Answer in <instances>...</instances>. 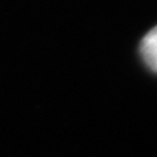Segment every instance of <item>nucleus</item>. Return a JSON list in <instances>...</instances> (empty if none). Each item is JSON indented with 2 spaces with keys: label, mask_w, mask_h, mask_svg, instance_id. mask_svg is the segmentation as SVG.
<instances>
[{
  "label": "nucleus",
  "mask_w": 157,
  "mask_h": 157,
  "mask_svg": "<svg viewBox=\"0 0 157 157\" xmlns=\"http://www.w3.org/2000/svg\"><path fill=\"white\" fill-rule=\"evenodd\" d=\"M140 54L147 66L157 72V26L145 34L140 43Z\"/></svg>",
  "instance_id": "f257e3e1"
}]
</instances>
